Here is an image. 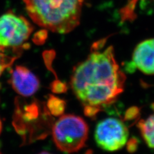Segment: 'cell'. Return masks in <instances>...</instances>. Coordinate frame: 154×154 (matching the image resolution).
Listing matches in <instances>:
<instances>
[{
    "label": "cell",
    "instance_id": "cell-1",
    "mask_svg": "<svg viewBox=\"0 0 154 154\" xmlns=\"http://www.w3.org/2000/svg\"><path fill=\"white\" fill-rule=\"evenodd\" d=\"M105 41L93 44L87 59L74 67L70 85L86 116L96 118L124 91L126 76L116 60L114 48L103 50Z\"/></svg>",
    "mask_w": 154,
    "mask_h": 154
},
{
    "label": "cell",
    "instance_id": "cell-2",
    "mask_svg": "<svg viewBox=\"0 0 154 154\" xmlns=\"http://www.w3.org/2000/svg\"><path fill=\"white\" fill-rule=\"evenodd\" d=\"M26 12L37 25L58 33L79 26L84 0H23Z\"/></svg>",
    "mask_w": 154,
    "mask_h": 154
},
{
    "label": "cell",
    "instance_id": "cell-3",
    "mask_svg": "<svg viewBox=\"0 0 154 154\" xmlns=\"http://www.w3.org/2000/svg\"><path fill=\"white\" fill-rule=\"evenodd\" d=\"M16 105L13 125L25 143L46 137L54 125V119L46 105L36 100L26 104L16 100Z\"/></svg>",
    "mask_w": 154,
    "mask_h": 154
},
{
    "label": "cell",
    "instance_id": "cell-4",
    "mask_svg": "<svg viewBox=\"0 0 154 154\" xmlns=\"http://www.w3.org/2000/svg\"><path fill=\"white\" fill-rule=\"evenodd\" d=\"M52 137L56 146L66 153H74L84 148L88 140L89 127L85 120L74 114L62 115L54 123Z\"/></svg>",
    "mask_w": 154,
    "mask_h": 154
},
{
    "label": "cell",
    "instance_id": "cell-5",
    "mask_svg": "<svg viewBox=\"0 0 154 154\" xmlns=\"http://www.w3.org/2000/svg\"><path fill=\"white\" fill-rule=\"evenodd\" d=\"M33 28L24 17L8 12L0 16V49L21 50Z\"/></svg>",
    "mask_w": 154,
    "mask_h": 154
},
{
    "label": "cell",
    "instance_id": "cell-6",
    "mask_svg": "<svg viewBox=\"0 0 154 154\" xmlns=\"http://www.w3.org/2000/svg\"><path fill=\"white\" fill-rule=\"evenodd\" d=\"M128 130L122 120L107 118L101 120L94 131L95 141L104 150L114 152L122 149L128 141Z\"/></svg>",
    "mask_w": 154,
    "mask_h": 154
},
{
    "label": "cell",
    "instance_id": "cell-7",
    "mask_svg": "<svg viewBox=\"0 0 154 154\" xmlns=\"http://www.w3.org/2000/svg\"><path fill=\"white\" fill-rule=\"evenodd\" d=\"M10 84L13 89L23 97L34 94L40 87L37 77L27 67L22 66H17L12 71Z\"/></svg>",
    "mask_w": 154,
    "mask_h": 154
},
{
    "label": "cell",
    "instance_id": "cell-8",
    "mask_svg": "<svg viewBox=\"0 0 154 154\" xmlns=\"http://www.w3.org/2000/svg\"><path fill=\"white\" fill-rule=\"evenodd\" d=\"M132 63L146 75H154V38L144 40L135 48Z\"/></svg>",
    "mask_w": 154,
    "mask_h": 154
},
{
    "label": "cell",
    "instance_id": "cell-9",
    "mask_svg": "<svg viewBox=\"0 0 154 154\" xmlns=\"http://www.w3.org/2000/svg\"><path fill=\"white\" fill-rule=\"evenodd\" d=\"M153 113L146 119H141L137 122V127L144 142L154 150V103L152 104Z\"/></svg>",
    "mask_w": 154,
    "mask_h": 154
},
{
    "label": "cell",
    "instance_id": "cell-10",
    "mask_svg": "<svg viewBox=\"0 0 154 154\" xmlns=\"http://www.w3.org/2000/svg\"><path fill=\"white\" fill-rule=\"evenodd\" d=\"M46 107L50 113L54 116H60L64 112L66 103L57 96L50 94L46 102Z\"/></svg>",
    "mask_w": 154,
    "mask_h": 154
},
{
    "label": "cell",
    "instance_id": "cell-11",
    "mask_svg": "<svg viewBox=\"0 0 154 154\" xmlns=\"http://www.w3.org/2000/svg\"><path fill=\"white\" fill-rule=\"evenodd\" d=\"M5 50L0 49V76L3 74L4 71L8 67H11L18 56H10L5 53Z\"/></svg>",
    "mask_w": 154,
    "mask_h": 154
},
{
    "label": "cell",
    "instance_id": "cell-12",
    "mask_svg": "<svg viewBox=\"0 0 154 154\" xmlns=\"http://www.w3.org/2000/svg\"><path fill=\"white\" fill-rule=\"evenodd\" d=\"M50 88L53 93L60 94L66 92L67 90V86L65 82H63L57 78L50 84Z\"/></svg>",
    "mask_w": 154,
    "mask_h": 154
},
{
    "label": "cell",
    "instance_id": "cell-13",
    "mask_svg": "<svg viewBox=\"0 0 154 154\" xmlns=\"http://www.w3.org/2000/svg\"><path fill=\"white\" fill-rule=\"evenodd\" d=\"M139 109L138 107H131L127 109L125 114L124 116V120L125 121H132V120L137 119H139Z\"/></svg>",
    "mask_w": 154,
    "mask_h": 154
},
{
    "label": "cell",
    "instance_id": "cell-14",
    "mask_svg": "<svg viewBox=\"0 0 154 154\" xmlns=\"http://www.w3.org/2000/svg\"><path fill=\"white\" fill-rule=\"evenodd\" d=\"M138 141L136 139H132L128 142L127 144V149L128 151L131 153L134 152L137 150V145H138Z\"/></svg>",
    "mask_w": 154,
    "mask_h": 154
},
{
    "label": "cell",
    "instance_id": "cell-15",
    "mask_svg": "<svg viewBox=\"0 0 154 154\" xmlns=\"http://www.w3.org/2000/svg\"><path fill=\"white\" fill-rule=\"evenodd\" d=\"M46 38V33H44L43 35H35V36L33 38V41H34V42L36 43L37 45H42L45 42V40Z\"/></svg>",
    "mask_w": 154,
    "mask_h": 154
},
{
    "label": "cell",
    "instance_id": "cell-16",
    "mask_svg": "<svg viewBox=\"0 0 154 154\" xmlns=\"http://www.w3.org/2000/svg\"><path fill=\"white\" fill-rule=\"evenodd\" d=\"M2 128H3V125H2V120L0 119V134L2 133Z\"/></svg>",
    "mask_w": 154,
    "mask_h": 154
},
{
    "label": "cell",
    "instance_id": "cell-17",
    "mask_svg": "<svg viewBox=\"0 0 154 154\" xmlns=\"http://www.w3.org/2000/svg\"><path fill=\"white\" fill-rule=\"evenodd\" d=\"M85 154H93V151L91 150H89L85 153Z\"/></svg>",
    "mask_w": 154,
    "mask_h": 154
},
{
    "label": "cell",
    "instance_id": "cell-18",
    "mask_svg": "<svg viewBox=\"0 0 154 154\" xmlns=\"http://www.w3.org/2000/svg\"><path fill=\"white\" fill-rule=\"evenodd\" d=\"M38 154H52V153H49V152H42L39 153Z\"/></svg>",
    "mask_w": 154,
    "mask_h": 154
},
{
    "label": "cell",
    "instance_id": "cell-19",
    "mask_svg": "<svg viewBox=\"0 0 154 154\" xmlns=\"http://www.w3.org/2000/svg\"><path fill=\"white\" fill-rule=\"evenodd\" d=\"M0 154H2V153H1V152H0Z\"/></svg>",
    "mask_w": 154,
    "mask_h": 154
}]
</instances>
